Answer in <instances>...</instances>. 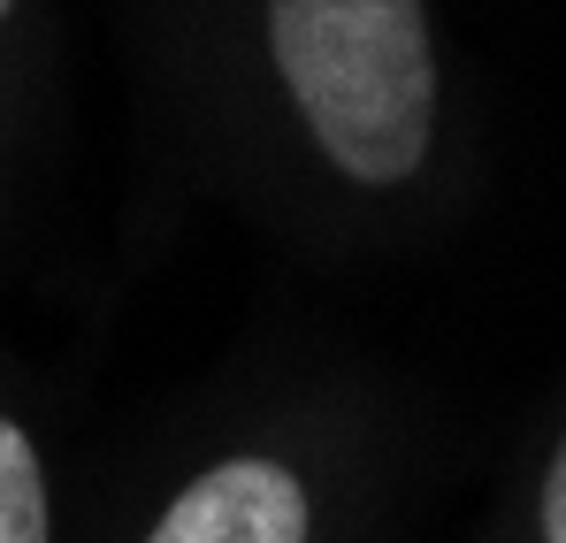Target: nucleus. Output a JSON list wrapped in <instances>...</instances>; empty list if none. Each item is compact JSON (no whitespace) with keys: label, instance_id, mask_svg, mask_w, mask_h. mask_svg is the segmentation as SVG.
<instances>
[{"label":"nucleus","instance_id":"4","mask_svg":"<svg viewBox=\"0 0 566 543\" xmlns=\"http://www.w3.org/2000/svg\"><path fill=\"white\" fill-rule=\"evenodd\" d=\"M544 536L566 543V445H559V459H552V482H544Z\"/></svg>","mask_w":566,"mask_h":543},{"label":"nucleus","instance_id":"5","mask_svg":"<svg viewBox=\"0 0 566 543\" xmlns=\"http://www.w3.org/2000/svg\"><path fill=\"white\" fill-rule=\"evenodd\" d=\"M8 8H15V0H0V15H8Z\"/></svg>","mask_w":566,"mask_h":543},{"label":"nucleus","instance_id":"3","mask_svg":"<svg viewBox=\"0 0 566 543\" xmlns=\"http://www.w3.org/2000/svg\"><path fill=\"white\" fill-rule=\"evenodd\" d=\"M0 543H46V482L15 421H0Z\"/></svg>","mask_w":566,"mask_h":543},{"label":"nucleus","instance_id":"2","mask_svg":"<svg viewBox=\"0 0 566 543\" xmlns=\"http://www.w3.org/2000/svg\"><path fill=\"white\" fill-rule=\"evenodd\" d=\"M146 543H306V490L276 459H230L199 474Z\"/></svg>","mask_w":566,"mask_h":543},{"label":"nucleus","instance_id":"1","mask_svg":"<svg viewBox=\"0 0 566 543\" xmlns=\"http://www.w3.org/2000/svg\"><path fill=\"white\" fill-rule=\"evenodd\" d=\"M276 70L322 154L360 184H398L429 154L437 62L421 0H269Z\"/></svg>","mask_w":566,"mask_h":543}]
</instances>
